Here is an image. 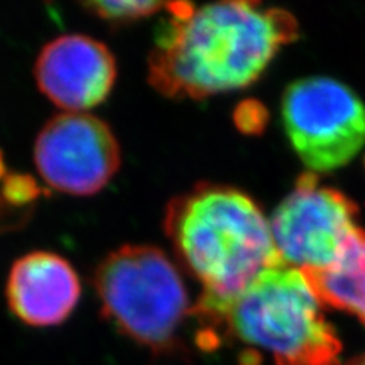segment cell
<instances>
[{"mask_svg":"<svg viewBox=\"0 0 365 365\" xmlns=\"http://www.w3.org/2000/svg\"><path fill=\"white\" fill-rule=\"evenodd\" d=\"M148 56V81L168 98L201 99L248 87L297 37L291 13L257 2L168 4Z\"/></svg>","mask_w":365,"mask_h":365,"instance_id":"cell-1","label":"cell"},{"mask_svg":"<svg viewBox=\"0 0 365 365\" xmlns=\"http://www.w3.org/2000/svg\"><path fill=\"white\" fill-rule=\"evenodd\" d=\"M165 232L181 267L202 287L197 311L228 302L282 264L267 216L235 187L200 185L174 198Z\"/></svg>","mask_w":365,"mask_h":365,"instance_id":"cell-2","label":"cell"},{"mask_svg":"<svg viewBox=\"0 0 365 365\" xmlns=\"http://www.w3.org/2000/svg\"><path fill=\"white\" fill-rule=\"evenodd\" d=\"M306 274L277 264L228 302L210 309H192L202 334L215 327L271 353L276 365H339L341 341L323 314Z\"/></svg>","mask_w":365,"mask_h":365,"instance_id":"cell-3","label":"cell"},{"mask_svg":"<svg viewBox=\"0 0 365 365\" xmlns=\"http://www.w3.org/2000/svg\"><path fill=\"white\" fill-rule=\"evenodd\" d=\"M101 314L119 332L154 355L180 347L192 317L180 269L154 245H122L101 260L93 276Z\"/></svg>","mask_w":365,"mask_h":365,"instance_id":"cell-4","label":"cell"},{"mask_svg":"<svg viewBox=\"0 0 365 365\" xmlns=\"http://www.w3.org/2000/svg\"><path fill=\"white\" fill-rule=\"evenodd\" d=\"M282 118L294 151L314 173L347 165L365 143V106L334 78L292 83L283 93Z\"/></svg>","mask_w":365,"mask_h":365,"instance_id":"cell-5","label":"cell"},{"mask_svg":"<svg viewBox=\"0 0 365 365\" xmlns=\"http://www.w3.org/2000/svg\"><path fill=\"white\" fill-rule=\"evenodd\" d=\"M356 213L344 193L304 174L269 220L282 264L306 274L327 269L361 230Z\"/></svg>","mask_w":365,"mask_h":365,"instance_id":"cell-6","label":"cell"},{"mask_svg":"<svg viewBox=\"0 0 365 365\" xmlns=\"http://www.w3.org/2000/svg\"><path fill=\"white\" fill-rule=\"evenodd\" d=\"M34 162L52 189L90 197L104 189L120 168V146L108 125L88 113L55 114L40 130Z\"/></svg>","mask_w":365,"mask_h":365,"instance_id":"cell-7","label":"cell"},{"mask_svg":"<svg viewBox=\"0 0 365 365\" xmlns=\"http://www.w3.org/2000/svg\"><path fill=\"white\" fill-rule=\"evenodd\" d=\"M34 75L52 104L67 113H86L110 96L118 64L104 43L81 34H67L40 51Z\"/></svg>","mask_w":365,"mask_h":365,"instance_id":"cell-8","label":"cell"},{"mask_svg":"<svg viewBox=\"0 0 365 365\" xmlns=\"http://www.w3.org/2000/svg\"><path fill=\"white\" fill-rule=\"evenodd\" d=\"M81 295L75 268L51 251H34L14 262L6 282V302L20 322L49 327L71 317Z\"/></svg>","mask_w":365,"mask_h":365,"instance_id":"cell-9","label":"cell"},{"mask_svg":"<svg viewBox=\"0 0 365 365\" xmlns=\"http://www.w3.org/2000/svg\"><path fill=\"white\" fill-rule=\"evenodd\" d=\"M306 274V272H304ZM324 304L358 317L365 324V232L359 230L335 260L319 272L306 274Z\"/></svg>","mask_w":365,"mask_h":365,"instance_id":"cell-10","label":"cell"},{"mask_svg":"<svg viewBox=\"0 0 365 365\" xmlns=\"http://www.w3.org/2000/svg\"><path fill=\"white\" fill-rule=\"evenodd\" d=\"M88 14L114 26L130 25L160 13L168 4L160 2H86L81 5Z\"/></svg>","mask_w":365,"mask_h":365,"instance_id":"cell-11","label":"cell"},{"mask_svg":"<svg viewBox=\"0 0 365 365\" xmlns=\"http://www.w3.org/2000/svg\"><path fill=\"white\" fill-rule=\"evenodd\" d=\"M347 365H365V355H362V356H359V358H356V359L350 361Z\"/></svg>","mask_w":365,"mask_h":365,"instance_id":"cell-12","label":"cell"}]
</instances>
